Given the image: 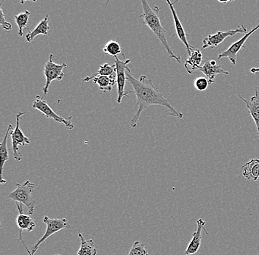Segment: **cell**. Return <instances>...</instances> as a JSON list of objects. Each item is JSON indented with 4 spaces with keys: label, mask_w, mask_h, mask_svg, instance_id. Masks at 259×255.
Returning <instances> with one entry per match:
<instances>
[{
    "label": "cell",
    "mask_w": 259,
    "mask_h": 255,
    "mask_svg": "<svg viewBox=\"0 0 259 255\" xmlns=\"http://www.w3.org/2000/svg\"><path fill=\"white\" fill-rule=\"evenodd\" d=\"M50 27L49 25V15H47L43 20L40 21L38 25L32 31L26 34V40L29 43H31L35 37L38 35H48Z\"/></svg>",
    "instance_id": "obj_18"
},
{
    "label": "cell",
    "mask_w": 259,
    "mask_h": 255,
    "mask_svg": "<svg viewBox=\"0 0 259 255\" xmlns=\"http://www.w3.org/2000/svg\"><path fill=\"white\" fill-rule=\"evenodd\" d=\"M55 56L53 54H50L49 61L46 63L44 69V74H45L46 82H45V87L43 88L44 95L42 96L43 99L46 97L48 94L49 88L51 85L52 82L54 80L61 81L63 79L66 77V74L64 73V69L67 67V64H58L53 61Z\"/></svg>",
    "instance_id": "obj_4"
},
{
    "label": "cell",
    "mask_w": 259,
    "mask_h": 255,
    "mask_svg": "<svg viewBox=\"0 0 259 255\" xmlns=\"http://www.w3.org/2000/svg\"><path fill=\"white\" fill-rule=\"evenodd\" d=\"M103 53L105 54L108 55V56H112V57H118V56H122L123 57L125 58V55L121 53V48L120 44L117 41H108L105 44L104 48L103 49Z\"/></svg>",
    "instance_id": "obj_24"
},
{
    "label": "cell",
    "mask_w": 259,
    "mask_h": 255,
    "mask_svg": "<svg viewBox=\"0 0 259 255\" xmlns=\"http://www.w3.org/2000/svg\"><path fill=\"white\" fill-rule=\"evenodd\" d=\"M115 73H116V66L115 65L111 66L109 64H105L100 66V69L95 75L92 76V77H85V79L82 80V82H89L95 77H100V76L109 77V76L113 75Z\"/></svg>",
    "instance_id": "obj_22"
},
{
    "label": "cell",
    "mask_w": 259,
    "mask_h": 255,
    "mask_svg": "<svg viewBox=\"0 0 259 255\" xmlns=\"http://www.w3.org/2000/svg\"><path fill=\"white\" fill-rule=\"evenodd\" d=\"M219 2L221 3H223V4H227L229 1H221V0H219Z\"/></svg>",
    "instance_id": "obj_29"
},
{
    "label": "cell",
    "mask_w": 259,
    "mask_h": 255,
    "mask_svg": "<svg viewBox=\"0 0 259 255\" xmlns=\"http://www.w3.org/2000/svg\"><path fill=\"white\" fill-rule=\"evenodd\" d=\"M239 98L245 103L249 111L248 113L255 122L257 128V135H258L259 139V91L258 88L257 87L255 88V95L251 97L250 99H244L242 96H239Z\"/></svg>",
    "instance_id": "obj_15"
},
{
    "label": "cell",
    "mask_w": 259,
    "mask_h": 255,
    "mask_svg": "<svg viewBox=\"0 0 259 255\" xmlns=\"http://www.w3.org/2000/svg\"><path fill=\"white\" fill-rule=\"evenodd\" d=\"M128 255H149V253L144 243L136 241L131 247Z\"/></svg>",
    "instance_id": "obj_25"
},
{
    "label": "cell",
    "mask_w": 259,
    "mask_h": 255,
    "mask_svg": "<svg viewBox=\"0 0 259 255\" xmlns=\"http://www.w3.org/2000/svg\"><path fill=\"white\" fill-rule=\"evenodd\" d=\"M26 113L19 112L16 115V126L14 128L13 126L11 128L10 135H11V143H12L13 155H14V159L16 161H21L23 158L22 153L19 151V146H25L27 144H30L31 141L25 136L22 130L20 128V119L22 116L25 115Z\"/></svg>",
    "instance_id": "obj_5"
},
{
    "label": "cell",
    "mask_w": 259,
    "mask_h": 255,
    "mask_svg": "<svg viewBox=\"0 0 259 255\" xmlns=\"http://www.w3.org/2000/svg\"><path fill=\"white\" fill-rule=\"evenodd\" d=\"M141 3H142V9H143V14L140 16V19L142 21V23L149 27L150 30L155 34V36L161 41L163 47L167 52L170 59H175L178 64H181V56H178L177 55H176L166 39V30L163 28L161 20H160L159 8L155 6L153 9L150 7L148 2L146 0H142Z\"/></svg>",
    "instance_id": "obj_2"
},
{
    "label": "cell",
    "mask_w": 259,
    "mask_h": 255,
    "mask_svg": "<svg viewBox=\"0 0 259 255\" xmlns=\"http://www.w3.org/2000/svg\"><path fill=\"white\" fill-rule=\"evenodd\" d=\"M202 61V54L201 51L194 49L186 60L184 67H185L188 73L192 74L196 71L200 70V68H201L200 65H201Z\"/></svg>",
    "instance_id": "obj_16"
},
{
    "label": "cell",
    "mask_w": 259,
    "mask_h": 255,
    "mask_svg": "<svg viewBox=\"0 0 259 255\" xmlns=\"http://www.w3.org/2000/svg\"><path fill=\"white\" fill-rule=\"evenodd\" d=\"M127 80L134 88V93L137 98L138 111L130 122V125L133 128L137 127L142 113L147 108L152 106H163L169 110V115L178 119L184 118V114L178 111L170 104L168 99H166L158 88L154 85L153 80L147 76L142 75L140 78H136L132 75L131 70L128 68L127 70Z\"/></svg>",
    "instance_id": "obj_1"
},
{
    "label": "cell",
    "mask_w": 259,
    "mask_h": 255,
    "mask_svg": "<svg viewBox=\"0 0 259 255\" xmlns=\"http://www.w3.org/2000/svg\"><path fill=\"white\" fill-rule=\"evenodd\" d=\"M78 237L80 239V247L77 255H96L97 249L94 240H85L80 230H78Z\"/></svg>",
    "instance_id": "obj_21"
},
{
    "label": "cell",
    "mask_w": 259,
    "mask_h": 255,
    "mask_svg": "<svg viewBox=\"0 0 259 255\" xmlns=\"http://www.w3.org/2000/svg\"><path fill=\"white\" fill-rule=\"evenodd\" d=\"M114 58V65L116 66V84H117V103L120 104L124 97L128 96L129 93H134V91H124L126 81H127L126 71L128 69V64L132 60L127 59L125 61H120L118 57Z\"/></svg>",
    "instance_id": "obj_7"
},
{
    "label": "cell",
    "mask_w": 259,
    "mask_h": 255,
    "mask_svg": "<svg viewBox=\"0 0 259 255\" xmlns=\"http://www.w3.org/2000/svg\"><path fill=\"white\" fill-rule=\"evenodd\" d=\"M32 107L33 109L38 110V111H40L47 119H53L57 123L64 124L68 130H72L74 129V126L72 123V116H69L67 119H66L63 116L58 115L41 96H36L35 101L32 103Z\"/></svg>",
    "instance_id": "obj_6"
},
{
    "label": "cell",
    "mask_w": 259,
    "mask_h": 255,
    "mask_svg": "<svg viewBox=\"0 0 259 255\" xmlns=\"http://www.w3.org/2000/svg\"><path fill=\"white\" fill-rule=\"evenodd\" d=\"M209 85V82H208V79L205 78V77H197L194 80V87L197 91H205Z\"/></svg>",
    "instance_id": "obj_26"
},
{
    "label": "cell",
    "mask_w": 259,
    "mask_h": 255,
    "mask_svg": "<svg viewBox=\"0 0 259 255\" xmlns=\"http://www.w3.org/2000/svg\"><path fill=\"white\" fill-rule=\"evenodd\" d=\"M242 170L244 178L257 181L259 178V160H251L242 166Z\"/></svg>",
    "instance_id": "obj_17"
},
{
    "label": "cell",
    "mask_w": 259,
    "mask_h": 255,
    "mask_svg": "<svg viewBox=\"0 0 259 255\" xmlns=\"http://www.w3.org/2000/svg\"><path fill=\"white\" fill-rule=\"evenodd\" d=\"M94 82L98 85L99 88L103 92H111L116 82V74L112 76H100L92 79Z\"/></svg>",
    "instance_id": "obj_20"
},
{
    "label": "cell",
    "mask_w": 259,
    "mask_h": 255,
    "mask_svg": "<svg viewBox=\"0 0 259 255\" xmlns=\"http://www.w3.org/2000/svg\"><path fill=\"white\" fill-rule=\"evenodd\" d=\"M16 206H17L18 211H19V215L16 218V224H17L18 228L19 230V238H20L21 241L24 243L23 240H22V231H27V232H32L33 229L36 227V224L30 216L24 214V206L22 205L17 203ZM24 246H26L25 244H24Z\"/></svg>",
    "instance_id": "obj_12"
},
{
    "label": "cell",
    "mask_w": 259,
    "mask_h": 255,
    "mask_svg": "<svg viewBox=\"0 0 259 255\" xmlns=\"http://www.w3.org/2000/svg\"><path fill=\"white\" fill-rule=\"evenodd\" d=\"M258 30H259V24L256 27H253L250 31H248V33L243 35L242 38H241L240 39L233 43L228 49L220 53L219 55L218 59H223V58H227L229 59V61H231L233 65H236V61H237L238 53L242 50V47H244V43L250 38V35H252V33H255Z\"/></svg>",
    "instance_id": "obj_10"
},
{
    "label": "cell",
    "mask_w": 259,
    "mask_h": 255,
    "mask_svg": "<svg viewBox=\"0 0 259 255\" xmlns=\"http://www.w3.org/2000/svg\"><path fill=\"white\" fill-rule=\"evenodd\" d=\"M13 125L10 124L8 125V128L7 131H6V135H5L4 138H3V141L0 143V156H1V180L0 182L1 184L6 183V180L3 179V169H4V165L9 159V154H8V138L10 135V132H11V128H12Z\"/></svg>",
    "instance_id": "obj_19"
},
{
    "label": "cell",
    "mask_w": 259,
    "mask_h": 255,
    "mask_svg": "<svg viewBox=\"0 0 259 255\" xmlns=\"http://www.w3.org/2000/svg\"><path fill=\"white\" fill-rule=\"evenodd\" d=\"M30 11H25L22 14H18V15L14 17V20L16 25L19 27V32H18V35L19 37H22L24 35V30L27 28V23H28L29 18H30Z\"/></svg>",
    "instance_id": "obj_23"
},
{
    "label": "cell",
    "mask_w": 259,
    "mask_h": 255,
    "mask_svg": "<svg viewBox=\"0 0 259 255\" xmlns=\"http://www.w3.org/2000/svg\"><path fill=\"white\" fill-rule=\"evenodd\" d=\"M250 72L252 74H256L259 72V67L258 68H252L250 69Z\"/></svg>",
    "instance_id": "obj_28"
},
{
    "label": "cell",
    "mask_w": 259,
    "mask_h": 255,
    "mask_svg": "<svg viewBox=\"0 0 259 255\" xmlns=\"http://www.w3.org/2000/svg\"><path fill=\"white\" fill-rule=\"evenodd\" d=\"M35 184L27 180L23 184L16 183V188L14 191L8 193L7 197L15 201L16 204H21L27 207L30 215L34 214L35 200L33 198V190Z\"/></svg>",
    "instance_id": "obj_3"
},
{
    "label": "cell",
    "mask_w": 259,
    "mask_h": 255,
    "mask_svg": "<svg viewBox=\"0 0 259 255\" xmlns=\"http://www.w3.org/2000/svg\"><path fill=\"white\" fill-rule=\"evenodd\" d=\"M202 73L205 74V77H208V82H209V85L214 83L215 77L218 74H227L228 75L229 72L227 71L223 70L221 68V66L217 64L216 61H210V60H207L206 61L204 62L203 65L201 66L200 70Z\"/></svg>",
    "instance_id": "obj_14"
},
{
    "label": "cell",
    "mask_w": 259,
    "mask_h": 255,
    "mask_svg": "<svg viewBox=\"0 0 259 255\" xmlns=\"http://www.w3.org/2000/svg\"><path fill=\"white\" fill-rule=\"evenodd\" d=\"M3 2L4 0H2L0 2V25L6 31H11L12 30V25L6 20V17H5L4 11H3V6H2Z\"/></svg>",
    "instance_id": "obj_27"
},
{
    "label": "cell",
    "mask_w": 259,
    "mask_h": 255,
    "mask_svg": "<svg viewBox=\"0 0 259 255\" xmlns=\"http://www.w3.org/2000/svg\"><path fill=\"white\" fill-rule=\"evenodd\" d=\"M44 223L47 225L46 232L40 240L32 247L31 253L34 255L38 249L40 245L46 241L48 238L52 235L59 232V231L66 230L70 228V224H69L66 219H50L48 216H45L44 219Z\"/></svg>",
    "instance_id": "obj_8"
},
{
    "label": "cell",
    "mask_w": 259,
    "mask_h": 255,
    "mask_svg": "<svg viewBox=\"0 0 259 255\" xmlns=\"http://www.w3.org/2000/svg\"><path fill=\"white\" fill-rule=\"evenodd\" d=\"M166 3L169 5L170 11H171V14H172L173 19H174L175 27H176V34H175L174 37L177 36L181 41L183 42L184 45L186 46V49L187 50L188 55L190 56L192 52L193 51L195 48L193 46H191L189 44V42L187 40V34L186 33L185 30H184V27H183L182 24H181V21H180L179 18L175 10L174 6L176 3H178V1L174 2V3H171L169 0H166Z\"/></svg>",
    "instance_id": "obj_11"
},
{
    "label": "cell",
    "mask_w": 259,
    "mask_h": 255,
    "mask_svg": "<svg viewBox=\"0 0 259 255\" xmlns=\"http://www.w3.org/2000/svg\"><path fill=\"white\" fill-rule=\"evenodd\" d=\"M29 255H32V254H29ZM55 255H61V254H55Z\"/></svg>",
    "instance_id": "obj_30"
},
{
    "label": "cell",
    "mask_w": 259,
    "mask_h": 255,
    "mask_svg": "<svg viewBox=\"0 0 259 255\" xmlns=\"http://www.w3.org/2000/svg\"><path fill=\"white\" fill-rule=\"evenodd\" d=\"M197 230L194 232L192 235V239L189 242L187 248H186L185 255H195L196 253L198 251L199 248L201 246L202 241V230H204L208 234L207 231L204 228L205 222L202 219H198L197 222Z\"/></svg>",
    "instance_id": "obj_13"
},
{
    "label": "cell",
    "mask_w": 259,
    "mask_h": 255,
    "mask_svg": "<svg viewBox=\"0 0 259 255\" xmlns=\"http://www.w3.org/2000/svg\"><path fill=\"white\" fill-rule=\"evenodd\" d=\"M248 33L247 31V27L244 25H241L238 27L236 30H228V31H218L216 34L213 35H208L206 38H204L202 41V49H207V48L210 47L211 49L217 47L220 43H223L228 37L234 36L236 34L242 33L247 34Z\"/></svg>",
    "instance_id": "obj_9"
}]
</instances>
